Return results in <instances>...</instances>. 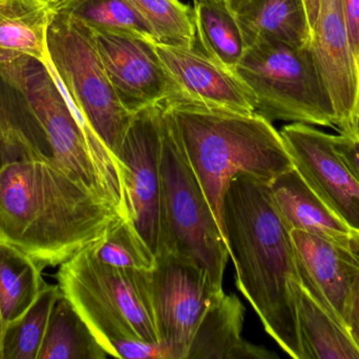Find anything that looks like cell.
<instances>
[{
	"label": "cell",
	"instance_id": "obj_12",
	"mask_svg": "<svg viewBox=\"0 0 359 359\" xmlns=\"http://www.w3.org/2000/svg\"><path fill=\"white\" fill-rule=\"evenodd\" d=\"M293 167L352 231L359 232V185L335 152L332 135L293 122L280 131Z\"/></svg>",
	"mask_w": 359,
	"mask_h": 359
},
{
	"label": "cell",
	"instance_id": "obj_19",
	"mask_svg": "<svg viewBox=\"0 0 359 359\" xmlns=\"http://www.w3.org/2000/svg\"><path fill=\"white\" fill-rule=\"evenodd\" d=\"M297 324L303 359H359V348L348 329L301 284Z\"/></svg>",
	"mask_w": 359,
	"mask_h": 359
},
{
	"label": "cell",
	"instance_id": "obj_21",
	"mask_svg": "<svg viewBox=\"0 0 359 359\" xmlns=\"http://www.w3.org/2000/svg\"><path fill=\"white\" fill-rule=\"evenodd\" d=\"M31 158L54 160L20 95L0 76V169L8 162Z\"/></svg>",
	"mask_w": 359,
	"mask_h": 359
},
{
	"label": "cell",
	"instance_id": "obj_8",
	"mask_svg": "<svg viewBox=\"0 0 359 359\" xmlns=\"http://www.w3.org/2000/svg\"><path fill=\"white\" fill-rule=\"evenodd\" d=\"M43 63L90 129L116 157L134 114L118 98L90 27L54 13Z\"/></svg>",
	"mask_w": 359,
	"mask_h": 359
},
{
	"label": "cell",
	"instance_id": "obj_10",
	"mask_svg": "<svg viewBox=\"0 0 359 359\" xmlns=\"http://www.w3.org/2000/svg\"><path fill=\"white\" fill-rule=\"evenodd\" d=\"M151 285L160 341L174 346L186 359L205 312L223 290L213 287L200 266L168 252L156 254Z\"/></svg>",
	"mask_w": 359,
	"mask_h": 359
},
{
	"label": "cell",
	"instance_id": "obj_7",
	"mask_svg": "<svg viewBox=\"0 0 359 359\" xmlns=\"http://www.w3.org/2000/svg\"><path fill=\"white\" fill-rule=\"evenodd\" d=\"M250 89L257 113L268 120L335 129V110L309 46L259 40L245 51L233 70Z\"/></svg>",
	"mask_w": 359,
	"mask_h": 359
},
{
	"label": "cell",
	"instance_id": "obj_31",
	"mask_svg": "<svg viewBox=\"0 0 359 359\" xmlns=\"http://www.w3.org/2000/svg\"><path fill=\"white\" fill-rule=\"evenodd\" d=\"M341 4L359 72V0H341Z\"/></svg>",
	"mask_w": 359,
	"mask_h": 359
},
{
	"label": "cell",
	"instance_id": "obj_5",
	"mask_svg": "<svg viewBox=\"0 0 359 359\" xmlns=\"http://www.w3.org/2000/svg\"><path fill=\"white\" fill-rule=\"evenodd\" d=\"M151 272L118 269L83 248L59 266L57 284L107 352L119 339L160 341Z\"/></svg>",
	"mask_w": 359,
	"mask_h": 359
},
{
	"label": "cell",
	"instance_id": "obj_37",
	"mask_svg": "<svg viewBox=\"0 0 359 359\" xmlns=\"http://www.w3.org/2000/svg\"><path fill=\"white\" fill-rule=\"evenodd\" d=\"M358 113H359V74H358Z\"/></svg>",
	"mask_w": 359,
	"mask_h": 359
},
{
	"label": "cell",
	"instance_id": "obj_25",
	"mask_svg": "<svg viewBox=\"0 0 359 359\" xmlns=\"http://www.w3.org/2000/svg\"><path fill=\"white\" fill-rule=\"evenodd\" d=\"M50 8L90 29L137 34L156 44L151 27L130 0H57Z\"/></svg>",
	"mask_w": 359,
	"mask_h": 359
},
{
	"label": "cell",
	"instance_id": "obj_4",
	"mask_svg": "<svg viewBox=\"0 0 359 359\" xmlns=\"http://www.w3.org/2000/svg\"><path fill=\"white\" fill-rule=\"evenodd\" d=\"M0 76L20 95L55 162L126 216L117 159L86 124L48 65L27 55L0 53Z\"/></svg>",
	"mask_w": 359,
	"mask_h": 359
},
{
	"label": "cell",
	"instance_id": "obj_2",
	"mask_svg": "<svg viewBox=\"0 0 359 359\" xmlns=\"http://www.w3.org/2000/svg\"><path fill=\"white\" fill-rule=\"evenodd\" d=\"M224 227L238 290L276 343L290 358L303 359L297 254L269 183L248 175L234 178L224 200Z\"/></svg>",
	"mask_w": 359,
	"mask_h": 359
},
{
	"label": "cell",
	"instance_id": "obj_15",
	"mask_svg": "<svg viewBox=\"0 0 359 359\" xmlns=\"http://www.w3.org/2000/svg\"><path fill=\"white\" fill-rule=\"evenodd\" d=\"M302 286L347 328L359 265L347 249L307 232L291 231Z\"/></svg>",
	"mask_w": 359,
	"mask_h": 359
},
{
	"label": "cell",
	"instance_id": "obj_3",
	"mask_svg": "<svg viewBox=\"0 0 359 359\" xmlns=\"http://www.w3.org/2000/svg\"><path fill=\"white\" fill-rule=\"evenodd\" d=\"M165 113L225 240L224 200L232 181L248 175L270 183L294 168L280 132L259 114L187 101H165Z\"/></svg>",
	"mask_w": 359,
	"mask_h": 359
},
{
	"label": "cell",
	"instance_id": "obj_29",
	"mask_svg": "<svg viewBox=\"0 0 359 359\" xmlns=\"http://www.w3.org/2000/svg\"><path fill=\"white\" fill-rule=\"evenodd\" d=\"M107 353L120 359H184L177 348L161 341L119 339L109 346Z\"/></svg>",
	"mask_w": 359,
	"mask_h": 359
},
{
	"label": "cell",
	"instance_id": "obj_13",
	"mask_svg": "<svg viewBox=\"0 0 359 359\" xmlns=\"http://www.w3.org/2000/svg\"><path fill=\"white\" fill-rule=\"evenodd\" d=\"M310 48L332 98L335 129L341 134H358L359 72L341 0H323Z\"/></svg>",
	"mask_w": 359,
	"mask_h": 359
},
{
	"label": "cell",
	"instance_id": "obj_26",
	"mask_svg": "<svg viewBox=\"0 0 359 359\" xmlns=\"http://www.w3.org/2000/svg\"><path fill=\"white\" fill-rule=\"evenodd\" d=\"M60 294L58 285H44L27 311L4 325L0 359H38L50 312Z\"/></svg>",
	"mask_w": 359,
	"mask_h": 359
},
{
	"label": "cell",
	"instance_id": "obj_14",
	"mask_svg": "<svg viewBox=\"0 0 359 359\" xmlns=\"http://www.w3.org/2000/svg\"><path fill=\"white\" fill-rule=\"evenodd\" d=\"M156 50L179 90L176 100L238 113H257L250 89L202 51L155 44Z\"/></svg>",
	"mask_w": 359,
	"mask_h": 359
},
{
	"label": "cell",
	"instance_id": "obj_38",
	"mask_svg": "<svg viewBox=\"0 0 359 359\" xmlns=\"http://www.w3.org/2000/svg\"><path fill=\"white\" fill-rule=\"evenodd\" d=\"M358 135H359V131H358Z\"/></svg>",
	"mask_w": 359,
	"mask_h": 359
},
{
	"label": "cell",
	"instance_id": "obj_24",
	"mask_svg": "<svg viewBox=\"0 0 359 359\" xmlns=\"http://www.w3.org/2000/svg\"><path fill=\"white\" fill-rule=\"evenodd\" d=\"M43 268L29 255L0 242V314L2 322L22 315L46 284Z\"/></svg>",
	"mask_w": 359,
	"mask_h": 359
},
{
	"label": "cell",
	"instance_id": "obj_1",
	"mask_svg": "<svg viewBox=\"0 0 359 359\" xmlns=\"http://www.w3.org/2000/svg\"><path fill=\"white\" fill-rule=\"evenodd\" d=\"M121 217L55 160L18 159L0 169V242L43 269L69 261Z\"/></svg>",
	"mask_w": 359,
	"mask_h": 359
},
{
	"label": "cell",
	"instance_id": "obj_32",
	"mask_svg": "<svg viewBox=\"0 0 359 359\" xmlns=\"http://www.w3.org/2000/svg\"><path fill=\"white\" fill-rule=\"evenodd\" d=\"M347 329L359 348V278L354 286L348 310Z\"/></svg>",
	"mask_w": 359,
	"mask_h": 359
},
{
	"label": "cell",
	"instance_id": "obj_22",
	"mask_svg": "<svg viewBox=\"0 0 359 359\" xmlns=\"http://www.w3.org/2000/svg\"><path fill=\"white\" fill-rule=\"evenodd\" d=\"M109 353L61 293L50 312L38 359H105Z\"/></svg>",
	"mask_w": 359,
	"mask_h": 359
},
{
	"label": "cell",
	"instance_id": "obj_20",
	"mask_svg": "<svg viewBox=\"0 0 359 359\" xmlns=\"http://www.w3.org/2000/svg\"><path fill=\"white\" fill-rule=\"evenodd\" d=\"M54 11L44 0H0V53L27 55L43 63Z\"/></svg>",
	"mask_w": 359,
	"mask_h": 359
},
{
	"label": "cell",
	"instance_id": "obj_33",
	"mask_svg": "<svg viewBox=\"0 0 359 359\" xmlns=\"http://www.w3.org/2000/svg\"><path fill=\"white\" fill-rule=\"evenodd\" d=\"M345 249L359 265V232L351 231L345 242Z\"/></svg>",
	"mask_w": 359,
	"mask_h": 359
},
{
	"label": "cell",
	"instance_id": "obj_11",
	"mask_svg": "<svg viewBox=\"0 0 359 359\" xmlns=\"http://www.w3.org/2000/svg\"><path fill=\"white\" fill-rule=\"evenodd\" d=\"M90 31L107 77L128 112L178 98L153 40L126 32Z\"/></svg>",
	"mask_w": 359,
	"mask_h": 359
},
{
	"label": "cell",
	"instance_id": "obj_9",
	"mask_svg": "<svg viewBox=\"0 0 359 359\" xmlns=\"http://www.w3.org/2000/svg\"><path fill=\"white\" fill-rule=\"evenodd\" d=\"M164 105L165 101L135 113L116 154L128 216L155 255L160 228Z\"/></svg>",
	"mask_w": 359,
	"mask_h": 359
},
{
	"label": "cell",
	"instance_id": "obj_36",
	"mask_svg": "<svg viewBox=\"0 0 359 359\" xmlns=\"http://www.w3.org/2000/svg\"><path fill=\"white\" fill-rule=\"evenodd\" d=\"M44 1L48 2V4H54L55 1H57V0H44Z\"/></svg>",
	"mask_w": 359,
	"mask_h": 359
},
{
	"label": "cell",
	"instance_id": "obj_16",
	"mask_svg": "<svg viewBox=\"0 0 359 359\" xmlns=\"http://www.w3.org/2000/svg\"><path fill=\"white\" fill-rule=\"evenodd\" d=\"M244 305L236 295L219 292L205 312L186 359H273L278 355L243 337Z\"/></svg>",
	"mask_w": 359,
	"mask_h": 359
},
{
	"label": "cell",
	"instance_id": "obj_28",
	"mask_svg": "<svg viewBox=\"0 0 359 359\" xmlns=\"http://www.w3.org/2000/svg\"><path fill=\"white\" fill-rule=\"evenodd\" d=\"M155 36L156 44L194 48V8L180 0H130Z\"/></svg>",
	"mask_w": 359,
	"mask_h": 359
},
{
	"label": "cell",
	"instance_id": "obj_18",
	"mask_svg": "<svg viewBox=\"0 0 359 359\" xmlns=\"http://www.w3.org/2000/svg\"><path fill=\"white\" fill-rule=\"evenodd\" d=\"M246 48L259 40H282L294 46H309L311 27L305 0H226Z\"/></svg>",
	"mask_w": 359,
	"mask_h": 359
},
{
	"label": "cell",
	"instance_id": "obj_27",
	"mask_svg": "<svg viewBox=\"0 0 359 359\" xmlns=\"http://www.w3.org/2000/svg\"><path fill=\"white\" fill-rule=\"evenodd\" d=\"M86 248L95 259L118 269L149 271L155 267V253L141 237L128 216L118 219Z\"/></svg>",
	"mask_w": 359,
	"mask_h": 359
},
{
	"label": "cell",
	"instance_id": "obj_30",
	"mask_svg": "<svg viewBox=\"0 0 359 359\" xmlns=\"http://www.w3.org/2000/svg\"><path fill=\"white\" fill-rule=\"evenodd\" d=\"M333 147L359 185V135H332Z\"/></svg>",
	"mask_w": 359,
	"mask_h": 359
},
{
	"label": "cell",
	"instance_id": "obj_34",
	"mask_svg": "<svg viewBox=\"0 0 359 359\" xmlns=\"http://www.w3.org/2000/svg\"><path fill=\"white\" fill-rule=\"evenodd\" d=\"M323 0H305L306 8H307L308 18H309L310 27H314L318 15H320V6Z\"/></svg>",
	"mask_w": 359,
	"mask_h": 359
},
{
	"label": "cell",
	"instance_id": "obj_17",
	"mask_svg": "<svg viewBox=\"0 0 359 359\" xmlns=\"http://www.w3.org/2000/svg\"><path fill=\"white\" fill-rule=\"evenodd\" d=\"M270 194L290 231L307 232L345 248L352 230L312 191L294 168L269 183Z\"/></svg>",
	"mask_w": 359,
	"mask_h": 359
},
{
	"label": "cell",
	"instance_id": "obj_35",
	"mask_svg": "<svg viewBox=\"0 0 359 359\" xmlns=\"http://www.w3.org/2000/svg\"><path fill=\"white\" fill-rule=\"evenodd\" d=\"M2 330H4V322H2L1 314H0V346H1Z\"/></svg>",
	"mask_w": 359,
	"mask_h": 359
},
{
	"label": "cell",
	"instance_id": "obj_6",
	"mask_svg": "<svg viewBox=\"0 0 359 359\" xmlns=\"http://www.w3.org/2000/svg\"><path fill=\"white\" fill-rule=\"evenodd\" d=\"M160 228L157 253H174L200 266L223 290L229 259L227 242L184 153L164 105Z\"/></svg>",
	"mask_w": 359,
	"mask_h": 359
},
{
	"label": "cell",
	"instance_id": "obj_23",
	"mask_svg": "<svg viewBox=\"0 0 359 359\" xmlns=\"http://www.w3.org/2000/svg\"><path fill=\"white\" fill-rule=\"evenodd\" d=\"M196 44L212 60L233 71L246 51L240 27L226 0H192Z\"/></svg>",
	"mask_w": 359,
	"mask_h": 359
}]
</instances>
